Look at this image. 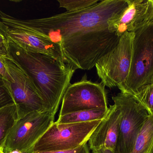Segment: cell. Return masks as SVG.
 <instances>
[{
	"instance_id": "1",
	"label": "cell",
	"mask_w": 153,
	"mask_h": 153,
	"mask_svg": "<svg viewBox=\"0 0 153 153\" xmlns=\"http://www.w3.org/2000/svg\"><path fill=\"white\" fill-rule=\"evenodd\" d=\"M127 5L128 0H104L79 11L15 19L48 38L57 47L63 62L76 70H89L117 45L120 37L109 31L108 21Z\"/></svg>"
},
{
	"instance_id": "2",
	"label": "cell",
	"mask_w": 153,
	"mask_h": 153,
	"mask_svg": "<svg viewBox=\"0 0 153 153\" xmlns=\"http://www.w3.org/2000/svg\"><path fill=\"white\" fill-rule=\"evenodd\" d=\"M8 51L30 77L45 110L55 116L76 70L62 59L26 51L10 39Z\"/></svg>"
},
{
	"instance_id": "3",
	"label": "cell",
	"mask_w": 153,
	"mask_h": 153,
	"mask_svg": "<svg viewBox=\"0 0 153 153\" xmlns=\"http://www.w3.org/2000/svg\"><path fill=\"white\" fill-rule=\"evenodd\" d=\"M130 72L121 93L136 96L153 81V21L135 31Z\"/></svg>"
},
{
	"instance_id": "4",
	"label": "cell",
	"mask_w": 153,
	"mask_h": 153,
	"mask_svg": "<svg viewBox=\"0 0 153 153\" xmlns=\"http://www.w3.org/2000/svg\"><path fill=\"white\" fill-rule=\"evenodd\" d=\"M102 120L65 124L55 122L37 142L32 153L68 151L78 148L87 143Z\"/></svg>"
},
{
	"instance_id": "5",
	"label": "cell",
	"mask_w": 153,
	"mask_h": 153,
	"mask_svg": "<svg viewBox=\"0 0 153 153\" xmlns=\"http://www.w3.org/2000/svg\"><path fill=\"white\" fill-rule=\"evenodd\" d=\"M134 36V32H126L120 37L116 46L95 64L97 74L104 86L119 88L126 81L132 63Z\"/></svg>"
},
{
	"instance_id": "6",
	"label": "cell",
	"mask_w": 153,
	"mask_h": 153,
	"mask_svg": "<svg viewBox=\"0 0 153 153\" xmlns=\"http://www.w3.org/2000/svg\"><path fill=\"white\" fill-rule=\"evenodd\" d=\"M121 112L118 139L113 153H130L137 137L150 113L138 99L131 94L120 93L112 98Z\"/></svg>"
},
{
	"instance_id": "7",
	"label": "cell",
	"mask_w": 153,
	"mask_h": 153,
	"mask_svg": "<svg viewBox=\"0 0 153 153\" xmlns=\"http://www.w3.org/2000/svg\"><path fill=\"white\" fill-rule=\"evenodd\" d=\"M55 116L50 111L31 112L19 119L5 141L4 152L19 151L32 153L37 142L54 123Z\"/></svg>"
},
{
	"instance_id": "8",
	"label": "cell",
	"mask_w": 153,
	"mask_h": 153,
	"mask_svg": "<svg viewBox=\"0 0 153 153\" xmlns=\"http://www.w3.org/2000/svg\"><path fill=\"white\" fill-rule=\"evenodd\" d=\"M2 60L13 80L9 82L18 120L31 112L46 110L33 82L19 64L9 54Z\"/></svg>"
},
{
	"instance_id": "9",
	"label": "cell",
	"mask_w": 153,
	"mask_h": 153,
	"mask_svg": "<svg viewBox=\"0 0 153 153\" xmlns=\"http://www.w3.org/2000/svg\"><path fill=\"white\" fill-rule=\"evenodd\" d=\"M108 108L105 86L102 83L89 81L85 75L81 81L70 84L67 88L59 116L82 110Z\"/></svg>"
},
{
	"instance_id": "10",
	"label": "cell",
	"mask_w": 153,
	"mask_h": 153,
	"mask_svg": "<svg viewBox=\"0 0 153 153\" xmlns=\"http://www.w3.org/2000/svg\"><path fill=\"white\" fill-rule=\"evenodd\" d=\"M0 19L8 27L9 39L22 49L62 60L57 47L48 38L21 25L16 21L15 18L1 10Z\"/></svg>"
},
{
	"instance_id": "11",
	"label": "cell",
	"mask_w": 153,
	"mask_h": 153,
	"mask_svg": "<svg viewBox=\"0 0 153 153\" xmlns=\"http://www.w3.org/2000/svg\"><path fill=\"white\" fill-rule=\"evenodd\" d=\"M149 3L146 0H128V5L108 21L109 31L120 37L134 32L148 23Z\"/></svg>"
},
{
	"instance_id": "12",
	"label": "cell",
	"mask_w": 153,
	"mask_h": 153,
	"mask_svg": "<svg viewBox=\"0 0 153 153\" xmlns=\"http://www.w3.org/2000/svg\"><path fill=\"white\" fill-rule=\"evenodd\" d=\"M106 117L92 134L89 141V148L92 151L107 149L114 153L119 134L121 114L115 105H110Z\"/></svg>"
},
{
	"instance_id": "13",
	"label": "cell",
	"mask_w": 153,
	"mask_h": 153,
	"mask_svg": "<svg viewBox=\"0 0 153 153\" xmlns=\"http://www.w3.org/2000/svg\"><path fill=\"white\" fill-rule=\"evenodd\" d=\"M93 153H113L107 149L92 151ZM130 153H153V115H150L138 134Z\"/></svg>"
},
{
	"instance_id": "14",
	"label": "cell",
	"mask_w": 153,
	"mask_h": 153,
	"mask_svg": "<svg viewBox=\"0 0 153 153\" xmlns=\"http://www.w3.org/2000/svg\"><path fill=\"white\" fill-rule=\"evenodd\" d=\"M109 108L107 109H93L82 110L59 116L56 123L59 124H71L102 120L108 115Z\"/></svg>"
},
{
	"instance_id": "15",
	"label": "cell",
	"mask_w": 153,
	"mask_h": 153,
	"mask_svg": "<svg viewBox=\"0 0 153 153\" xmlns=\"http://www.w3.org/2000/svg\"><path fill=\"white\" fill-rule=\"evenodd\" d=\"M18 120L15 104L0 109V148H4L8 135Z\"/></svg>"
},
{
	"instance_id": "16",
	"label": "cell",
	"mask_w": 153,
	"mask_h": 153,
	"mask_svg": "<svg viewBox=\"0 0 153 153\" xmlns=\"http://www.w3.org/2000/svg\"><path fill=\"white\" fill-rule=\"evenodd\" d=\"M59 7L66 9V11H79L91 7L99 2V0H58Z\"/></svg>"
},
{
	"instance_id": "17",
	"label": "cell",
	"mask_w": 153,
	"mask_h": 153,
	"mask_svg": "<svg viewBox=\"0 0 153 153\" xmlns=\"http://www.w3.org/2000/svg\"><path fill=\"white\" fill-rule=\"evenodd\" d=\"M150 115H153V81L143 87L136 95Z\"/></svg>"
},
{
	"instance_id": "18",
	"label": "cell",
	"mask_w": 153,
	"mask_h": 153,
	"mask_svg": "<svg viewBox=\"0 0 153 153\" xmlns=\"http://www.w3.org/2000/svg\"><path fill=\"white\" fill-rule=\"evenodd\" d=\"M13 104L10 82L0 74V109Z\"/></svg>"
},
{
	"instance_id": "19",
	"label": "cell",
	"mask_w": 153,
	"mask_h": 153,
	"mask_svg": "<svg viewBox=\"0 0 153 153\" xmlns=\"http://www.w3.org/2000/svg\"><path fill=\"white\" fill-rule=\"evenodd\" d=\"M9 43L8 27L0 19V49L6 54H8Z\"/></svg>"
},
{
	"instance_id": "20",
	"label": "cell",
	"mask_w": 153,
	"mask_h": 153,
	"mask_svg": "<svg viewBox=\"0 0 153 153\" xmlns=\"http://www.w3.org/2000/svg\"><path fill=\"white\" fill-rule=\"evenodd\" d=\"M89 149V146L86 143L73 150L54 152H35L32 153H90Z\"/></svg>"
},
{
	"instance_id": "21",
	"label": "cell",
	"mask_w": 153,
	"mask_h": 153,
	"mask_svg": "<svg viewBox=\"0 0 153 153\" xmlns=\"http://www.w3.org/2000/svg\"><path fill=\"white\" fill-rule=\"evenodd\" d=\"M2 57H0V74L9 82H12V79L11 78L9 74L7 72L6 68L3 63Z\"/></svg>"
},
{
	"instance_id": "22",
	"label": "cell",
	"mask_w": 153,
	"mask_h": 153,
	"mask_svg": "<svg viewBox=\"0 0 153 153\" xmlns=\"http://www.w3.org/2000/svg\"><path fill=\"white\" fill-rule=\"evenodd\" d=\"M148 1L149 3L148 21L151 22L153 21V0H148Z\"/></svg>"
},
{
	"instance_id": "23",
	"label": "cell",
	"mask_w": 153,
	"mask_h": 153,
	"mask_svg": "<svg viewBox=\"0 0 153 153\" xmlns=\"http://www.w3.org/2000/svg\"><path fill=\"white\" fill-rule=\"evenodd\" d=\"M8 153H22V152L19 151H17V150H15V151H12V152Z\"/></svg>"
},
{
	"instance_id": "24",
	"label": "cell",
	"mask_w": 153,
	"mask_h": 153,
	"mask_svg": "<svg viewBox=\"0 0 153 153\" xmlns=\"http://www.w3.org/2000/svg\"><path fill=\"white\" fill-rule=\"evenodd\" d=\"M0 153H5L4 152L3 148H0Z\"/></svg>"
},
{
	"instance_id": "25",
	"label": "cell",
	"mask_w": 153,
	"mask_h": 153,
	"mask_svg": "<svg viewBox=\"0 0 153 153\" xmlns=\"http://www.w3.org/2000/svg\"></svg>"
}]
</instances>
